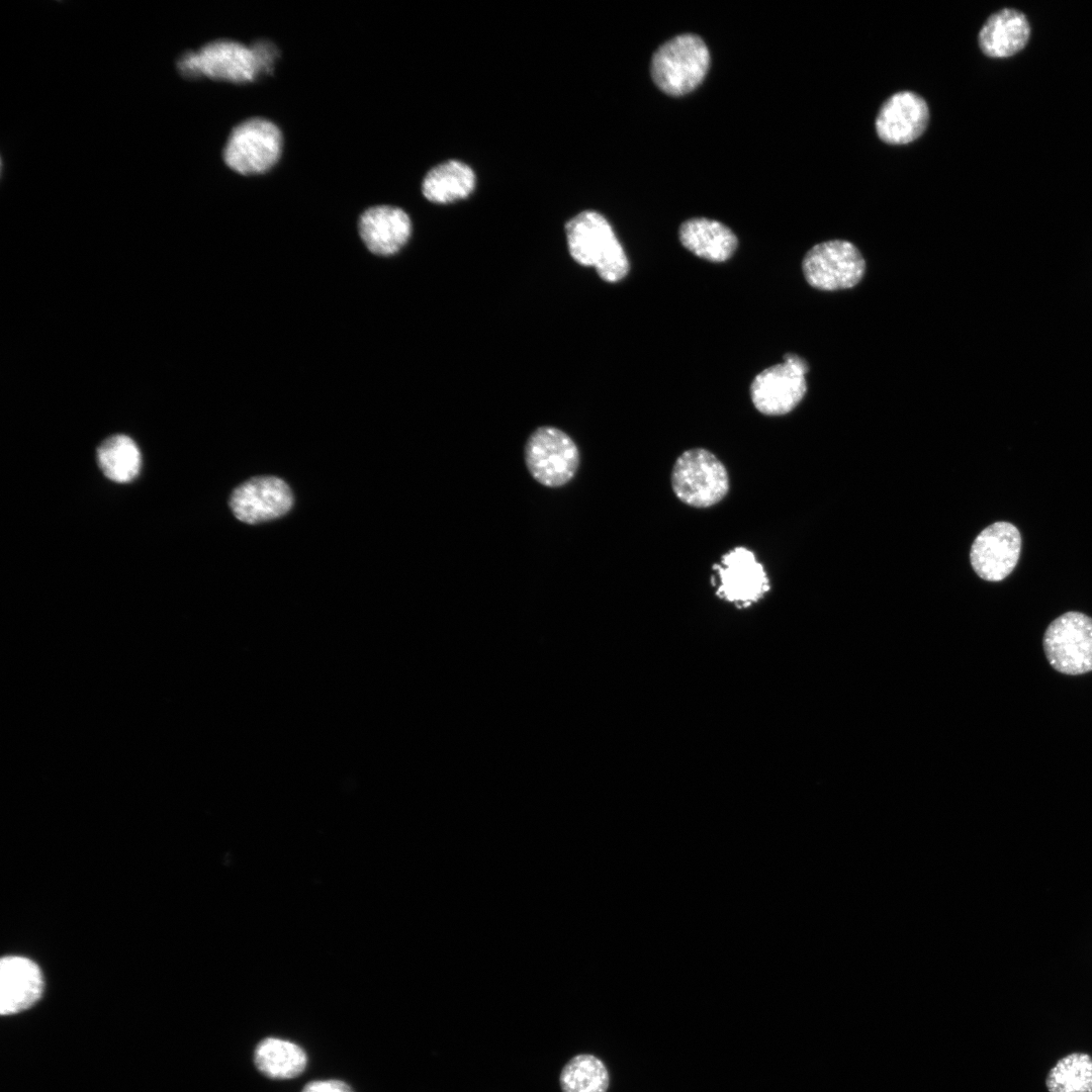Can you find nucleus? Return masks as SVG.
Segmentation results:
<instances>
[{
  "label": "nucleus",
  "mask_w": 1092,
  "mask_h": 1092,
  "mask_svg": "<svg viewBox=\"0 0 1092 1092\" xmlns=\"http://www.w3.org/2000/svg\"><path fill=\"white\" fill-rule=\"evenodd\" d=\"M568 250L578 264L594 267L608 282L623 279L629 271L628 258L605 216L585 210L565 226Z\"/></svg>",
  "instance_id": "f257e3e1"
},
{
  "label": "nucleus",
  "mask_w": 1092,
  "mask_h": 1092,
  "mask_svg": "<svg viewBox=\"0 0 1092 1092\" xmlns=\"http://www.w3.org/2000/svg\"><path fill=\"white\" fill-rule=\"evenodd\" d=\"M710 66V53L697 34L682 33L663 42L653 54L650 74L665 94L682 96L696 89Z\"/></svg>",
  "instance_id": "f03ea898"
},
{
  "label": "nucleus",
  "mask_w": 1092,
  "mask_h": 1092,
  "mask_svg": "<svg viewBox=\"0 0 1092 1092\" xmlns=\"http://www.w3.org/2000/svg\"><path fill=\"white\" fill-rule=\"evenodd\" d=\"M283 154V133L270 119L255 116L238 123L222 150L226 167L242 176H258L272 170Z\"/></svg>",
  "instance_id": "7ed1b4c3"
},
{
  "label": "nucleus",
  "mask_w": 1092,
  "mask_h": 1092,
  "mask_svg": "<svg viewBox=\"0 0 1092 1092\" xmlns=\"http://www.w3.org/2000/svg\"><path fill=\"white\" fill-rule=\"evenodd\" d=\"M181 75L189 79L209 78L243 84L256 80L259 67L250 46L233 39L210 41L198 51H190L177 62Z\"/></svg>",
  "instance_id": "20e7f679"
},
{
  "label": "nucleus",
  "mask_w": 1092,
  "mask_h": 1092,
  "mask_svg": "<svg viewBox=\"0 0 1092 1092\" xmlns=\"http://www.w3.org/2000/svg\"><path fill=\"white\" fill-rule=\"evenodd\" d=\"M671 485L682 503L694 508H709L725 497L729 477L724 464L713 453L694 448L676 459Z\"/></svg>",
  "instance_id": "39448f33"
},
{
  "label": "nucleus",
  "mask_w": 1092,
  "mask_h": 1092,
  "mask_svg": "<svg viewBox=\"0 0 1092 1092\" xmlns=\"http://www.w3.org/2000/svg\"><path fill=\"white\" fill-rule=\"evenodd\" d=\"M525 463L531 476L546 487H561L575 476L580 463L574 441L560 429H536L525 445Z\"/></svg>",
  "instance_id": "423d86ee"
},
{
  "label": "nucleus",
  "mask_w": 1092,
  "mask_h": 1092,
  "mask_svg": "<svg viewBox=\"0 0 1092 1092\" xmlns=\"http://www.w3.org/2000/svg\"><path fill=\"white\" fill-rule=\"evenodd\" d=\"M1042 646L1051 666L1068 675L1092 671V618L1067 612L1046 628Z\"/></svg>",
  "instance_id": "0eeeda50"
},
{
  "label": "nucleus",
  "mask_w": 1092,
  "mask_h": 1092,
  "mask_svg": "<svg viewBox=\"0 0 1092 1092\" xmlns=\"http://www.w3.org/2000/svg\"><path fill=\"white\" fill-rule=\"evenodd\" d=\"M861 253L850 242L830 240L813 246L805 255L802 270L807 282L826 291L855 286L864 274Z\"/></svg>",
  "instance_id": "6e6552de"
},
{
  "label": "nucleus",
  "mask_w": 1092,
  "mask_h": 1092,
  "mask_svg": "<svg viewBox=\"0 0 1092 1092\" xmlns=\"http://www.w3.org/2000/svg\"><path fill=\"white\" fill-rule=\"evenodd\" d=\"M807 362L796 354L784 356V362L759 372L750 386L755 408L767 416L790 413L804 397Z\"/></svg>",
  "instance_id": "1a4fd4ad"
},
{
  "label": "nucleus",
  "mask_w": 1092,
  "mask_h": 1092,
  "mask_svg": "<svg viewBox=\"0 0 1092 1092\" xmlns=\"http://www.w3.org/2000/svg\"><path fill=\"white\" fill-rule=\"evenodd\" d=\"M713 568L717 570L720 581L717 596L737 608L752 606L769 590L762 565L747 548L732 549L723 555L721 563L715 564Z\"/></svg>",
  "instance_id": "9d476101"
},
{
  "label": "nucleus",
  "mask_w": 1092,
  "mask_h": 1092,
  "mask_svg": "<svg viewBox=\"0 0 1092 1092\" xmlns=\"http://www.w3.org/2000/svg\"><path fill=\"white\" fill-rule=\"evenodd\" d=\"M1021 549L1018 529L1008 522H996L975 539L970 553L975 572L988 581H1000L1014 569Z\"/></svg>",
  "instance_id": "9b49d317"
},
{
  "label": "nucleus",
  "mask_w": 1092,
  "mask_h": 1092,
  "mask_svg": "<svg viewBox=\"0 0 1092 1092\" xmlns=\"http://www.w3.org/2000/svg\"><path fill=\"white\" fill-rule=\"evenodd\" d=\"M292 504L289 486L275 476L251 478L235 488L230 498L235 517L247 524L277 519L285 515Z\"/></svg>",
  "instance_id": "f8f14e48"
},
{
  "label": "nucleus",
  "mask_w": 1092,
  "mask_h": 1092,
  "mask_svg": "<svg viewBox=\"0 0 1092 1092\" xmlns=\"http://www.w3.org/2000/svg\"><path fill=\"white\" fill-rule=\"evenodd\" d=\"M928 121L929 108L926 101L912 91H899L882 104L875 127L884 143L906 145L924 132Z\"/></svg>",
  "instance_id": "ddd939ff"
},
{
  "label": "nucleus",
  "mask_w": 1092,
  "mask_h": 1092,
  "mask_svg": "<svg viewBox=\"0 0 1092 1092\" xmlns=\"http://www.w3.org/2000/svg\"><path fill=\"white\" fill-rule=\"evenodd\" d=\"M358 232L367 249L389 256L399 251L412 234V221L401 208L379 204L365 209L358 219Z\"/></svg>",
  "instance_id": "4468645a"
},
{
  "label": "nucleus",
  "mask_w": 1092,
  "mask_h": 1092,
  "mask_svg": "<svg viewBox=\"0 0 1092 1092\" xmlns=\"http://www.w3.org/2000/svg\"><path fill=\"white\" fill-rule=\"evenodd\" d=\"M43 991V978L38 966L18 956L4 957L0 962V1012L11 1015L31 1007Z\"/></svg>",
  "instance_id": "2eb2a0df"
},
{
  "label": "nucleus",
  "mask_w": 1092,
  "mask_h": 1092,
  "mask_svg": "<svg viewBox=\"0 0 1092 1092\" xmlns=\"http://www.w3.org/2000/svg\"><path fill=\"white\" fill-rule=\"evenodd\" d=\"M1030 25L1019 10L1003 8L988 17L981 27L978 43L990 58L1003 59L1020 52L1028 42Z\"/></svg>",
  "instance_id": "dca6fc26"
},
{
  "label": "nucleus",
  "mask_w": 1092,
  "mask_h": 1092,
  "mask_svg": "<svg viewBox=\"0 0 1092 1092\" xmlns=\"http://www.w3.org/2000/svg\"><path fill=\"white\" fill-rule=\"evenodd\" d=\"M678 238L686 249L711 262L728 260L737 247V238L727 225L707 217L684 221Z\"/></svg>",
  "instance_id": "f3484780"
},
{
  "label": "nucleus",
  "mask_w": 1092,
  "mask_h": 1092,
  "mask_svg": "<svg viewBox=\"0 0 1092 1092\" xmlns=\"http://www.w3.org/2000/svg\"><path fill=\"white\" fill-rule=\"evenodd\" d=\"M475 174L463 162L449 160L433 167L422 182L423 195L434 203H449L469 196Z\"/></svg>",
  "instance_id": "a211bd4d"
},
{
  "label": "nucleus",
  "mask_w": 1092,
  "mask_h": 1092,
  "mask_svg": "<svg viewBox=\"0 0 1092 1092\" xmlns=\"http://www.w3.org/2000/svg\"><path fill=\"white\" fill-rule=\"evenodd\" d=\"M306 1055L297 1044L275 1037L260 1041L255 1050L257 1069L271 1079H291L300 1075L306 1066Z\"/></svg>",
  "instance_id": "6ab92c4d"
},
{
  "label": "nucleus",
  "mask_w": 1092,
  "mask_h": 1092,
  "mask_svg": "<svg viewBox=\"0 0 1092 1092\" xmlns=\"http://www.w3.org/2000/svg\"><path fill=\"white\" fill-rule=\"evenodd\" d=\"M97 461L103 474L117 483L133 480L142 463L136 444L125 435L105 439L97 449Z\"/></svg>",
  "instance_id": "aec40b11"
},
{
  "label": "nucleus",
  "mask_w": 1092,
  "mask_h": 1092,
  "mask_svg": "<svg viewBox=\"0 0 1092 1092\" xmlns=\"http://www.w3.org/2000/svg\"><path fill=\"white\" fill-rule=\"evenodd\" d=\"M610 1077L604 1062L590 1054L572 1057L562 1068L559 1085L562 1092H607Z\"/></svg>",
  "instance_id": "412c9836"
},
{
  "label": "nucleus",
  "mask_w": 1092,
  "mask_h": 1092,
  "mask_svg": "<svg viewBox=\"0 0 1092 1092\" xmlns=\"http://www.w3.org/2000/svg\"><path fill=\"white\" fill-rule=\"evenodd\" d=\"M1049 1092H1092V1057L1076 1052L1060 1059L1050 1070Z\"/></svg>",
  "instance_id": "4be33fe9"
},
{
  "label": "nucleus",
  "mask_w": 1092,
  "mask_h": 1092,
  "mask_svg": "<svg viewBox=\"0 0 1092 1092\" xmlns=\"http://www.w3.org/2000/svg\"><path fill=\"white\" fill-rule=\"evenodd\" d=\"M250 47L257 59L260 75L272 73L279 57V51L275 43L268 39H258Z\"/></svg>",
  "instance_id": "5701e85b"
},
{
  "label": "nucleus",
  "mask_w": 1092,
  "mask_h": 1092,
  "mask_svg": "<svg viewBox=\"0 0 1092 1092\" xmlns=\"http://www.w3.org/2000/svg\"><path fill=\"white\" fill-rule=\"evenodd\" d=\"M302 1092H353L351 1087L340 1080L313 1081Z\"/></svg>",
  "instance_id": "b1692460"
}]
</instances>
